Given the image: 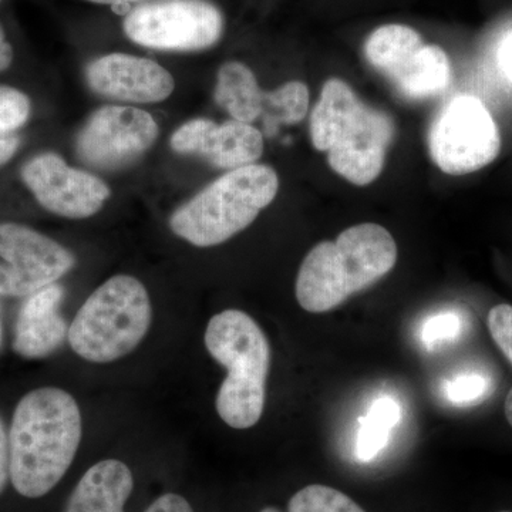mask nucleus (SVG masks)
I'll return each instance as SVG.
<instances>
[{
    "instance_id": "nucleus-1",
    "label": "nucleus",
    "mask_w": 512,
    "mask_h": 512,
    "mask_svg": "<svg viewBox=\"0 0 512 512\" xmlns=\"http://www.w3.org/2000/svg\"><path fill=\"white\" fill-rule=\"evenodd\" d=\"M79 404L60 387H39L19 400L10 424V483L26 498L49 494L69 471L80 443Z\"/></svg>"
},
{
    "instance_id": "nucleus-2",
    "label": "nucleus",
    "mask_w": 512,
    "mask_h": 512,
    "mask_svg": "<svg viewBox=\"0 0 512 512\" xmlns=\"http://www.w3.org/2000/svg\"><path fill=\"white\" fill-rule=\"evenodd\" d=\"M309 128L313 147L328 153L330 168L357 187L379 178L396 136L390 114L363 103L335 77L323 84Z\"/></svg>"
},
{
    "instance_id": "nucleus-3",
    "label": "nucleus",
    "mask_w": 512,
    "mask_h": 512,
    "mask_svg": "<svg viewBox=\"0 0 512 512\" xmlns=\"http://www.w3.org/2000/svg\"><path fill=\"white\" fill-rule=\"evenodd\" d=\"M397 262L393 235L379 224L355 225L319 242L303 259L295 293L306 312L323 313L376 284Z\"/></svg>"
},
{
    "instance_id": "nucleus-4",
    "label": "nucleus",
    "mask_w": 512,
    "mask_h": 512,
    "mask_svg": "<svg viewBox=\"0 0 512 512\" xmlns=\"http://www.w3.org/2000/svg\"><path fill=\"white\" fill-rule=\"evenodd\" d=\"M204 343L212 359L228 372L215 399L218 416L232 429H251L264 414L271 369V346L264 330L248 313L227 309L212 316Z\"/></svg>"
},
{
    "instance_id": "nucleus-5",
    "label": "nucleus",
    "mask_w": 512,
    "mask_h": 512,
    "mask_svg": "<svg viewBox=\"0 0 512 512\" xmlns=\"http://www.w3.org/2000/svg\"><path fill=\"white\" fill-rule=\"evenodd\" d=\"M278 190V174L269 165L228 171L171 215V231L194 247H217L247 229Z\"/></svg>"
},
{
    "instance_id": "nucleus-6",
    "label": "nucleus",
    "mask_w": 512,
    "mask_h": 512,
    "mask_svg": "<svg viewBox=\"0 0 512 512\" xmlns=\"http://www.w3.org/2000/svg\"><path fill=\"white\" fill-rule=\"evenodd\" d=\"M151 322L153 306L146 286L134 276L116 275L86 299L69 326L67 340L86 362L106 365L136 350Z\"/></svg>"
},
{
    "instance_id": "nucleus-7",
    "label": "nucleus",
    "mask_w": 512,
    "mask_h": 512,
    "mask_svg": "<svg viewBox=\"0 0 512 512\" xmlns=\"http://www.w3.org/2000/svg\"><path fill=\"white\" fill-rule=\"evenodd\" d=\"M123 29L148 49L198 52L220 42L225 19L210 0H150L127 13Z\"/></svg>"
},
{
    "instance_id": "nucleus-8",
    "label": "nucleus",
    "mask_w": 512,
    "mask_h": 512,
    "mask_svg": "<svg viewBox=\"0 0 512 512\" xmlns=\"http://www.w3.org/2000/svg\"><path fill=\"white\" fill-rule=\"evenodd\" d=\"M431 160L444 174L467 175L493 163L501 150L497 123L483 101L458 96L440 110L429 130Z\"/></svg>"
},
{
    "instance_id": "nucleus-9",
    "label": "nucleus",
    "mask_w": 512,
    "mask_h": 512,
    "mask_svg": "<svg viewBox=\"0 0 512 512\" xmlns=\"http://www.w3.org/2000/svg\"><path fill=\"white\" fill-rule=\"evenodd\" d=\"M0 295L28 298L72 271L76 258L55 239L15 222L0 224Z\"/></svg>"
},
{
    "instance_id": "nucleus-10",
    "label": "nucleus",
    "mask_w": 512,
    "mask_h": 512,
    "mask_svg": "<svg viewBox=\"0 0 512 512\" xmlns=\"http://www.w3.org/2000/svg\"><path fill=\"white\" fill-rule=\"evenodd\" d=\"M158 124L147 111L106 106L94 111L76 138L77 156L99 170H119L136 163L158 137Z\"/></svg>"
},
{
    "instance_id": "nucleus-11",
    "label": "nucleus",
    "mask_w": 512,
    "mask_h": 512,
    "mask_svg": "<svg viewBox=\"0 0 512 512\" xmlns=\"http://www.w3.org/2000/svg\"><path fill=\"white\" fill-rule=\"evenodd\" d=\"M22 178L45 210L69 220L93 217L110 198L100 178L76 170L57 154H40L22 170Z\"/></svg>"
},
{
    "instance_id": "nucleus-12",
    "label": "nucleus",
    "mask_w": 512,
    "mask_h": 512,
    "mask_svg": "<svg viewBox=\"0 0 512 512\" xmlns=\"http://www.w3.org/2000/svg\"><path fill=\"white\" fill-rule=\"evenodd\" d=\"M175 153L194 154L222 170L255 164L264 154V136L258 128L231 120L217 124L195 119L183 124L171 137Z\"/></svg>"
},
{
    "instance_id": "nucleus-13",
    "label": "nucleus",
    "mask_w": 512,
    "mask_h": 512,
    "mask_svg": "<svg viewBox=\"0 0 512 512\" xmlns=\"http://www.w3.org/2000/svg\"><path fill=\"white\" fill-rule=\"evenodd\" d=\"M86 79L94 93L128 103H160L175 89L173 76L163 66L123 53L93 60L87 66Z\"/></svg>"
},
{
    "instance_id": "nucleus-14",
    "label": "nucleus",
    "mask_w": 512,
    "mask_h": 512,
    "mask_svg": "<svg viewBox=\"0 0 512 512\" xmlns=\"http://www.w3.org/2000/svg\"><path fill=\"white\" fill-rule=\"evenodd\" d=\"M64 289L53 284L28 296L16 320L13 350L25 359H42L55 353L67 339L66 320L60 315Z\"/></svg>"
},
{
    "instance_id": "nucleus-15",
    "label": "nucleus",
    "mask_w": 512,
    "mask_h": 512,
    "mask_svg": "<svg viewBox=\"0 0 512 512\" xmlns=\"http://www.w3.org/2000/svg\"><path fill=\"white\" fill-rule=\"evenodd\" d=\"M133 490L130 467L116 458H107L83 474L63 512H124Z\"/></svg>"
},
{
    "instance_id": "nucleus-16",
    "label": "nucleus",
    "mask_w": 512,
    "mask_h": 512,
    "mask_svg": "<svg viewBox=\"0 0 512 512\" xmlns=\"http://www.w3.org/2000/svg\"><path fill=\"white\" fill-rule=\"evenodd\" d=\"M450 79L451 64L446 50L426 42L389 80L404 99L420 101L439 96Z\"/></svg>"
},
{
    "instance_id": "nucleus-17",
    "label": "nucleus",
    "mask_w": 512,
    "mask_h": 512,
    "mask_svg": "<svg viewBox=\"0 0 512 512\" xmlns=\"http://www.w3.org/2000/svg\"><path fill=\"white\" fill-rule=\"evenodd\" d=\"M214 97L232 120L241 123H254L265 107V93L259 89L254 72L241 62L222 64Z\"/></svg>"
},
{
    "instance_id": "nucleus-18",
    "label": "nucleus",
    "mask_w": 512,
    "mask_h": 512,
    "mask_svg": "<svg viewBox=\"0 0 512 512\" xmlns=\"http://www.w3.org/2000/svg\"><path fill=\"white\" fill-rule=\"evenodd\" d=\"M424 45L419 30L404 23H386L366 37L363 55L373 69L390 79Z\"/></svg>"
},
{
    "instance_id": "nucleus-19",
    "label": "nucleus",
    "mask_w": 512,
    "mask_h": 512,
    "mask_svg": "<svg viewBox=\"0 0 512 512\" xmlns=\"http://www.w3.org/2000/svg\"><path fill=\"white\" fill-rule=\"evenodd\" d=\"M402 417L399 403L392 397H379L362 421L356 440V458L369 463L386 447L390 433Z\"/></svg>"
},
{
    "instance_id": "nucleus-20",
    "label": "nucleus",
    "mask_w": 512,
    "mask_h": 512,
    "mask_svg": "<svg viewBox=\"0 0 512 512\" xmlns=\"http://www.w3.org/2000/svg\"><path fill=\"white\" fill-rule=\"evenodd\" d=\"M289 512H366L349 495L328 487L312 484L292 495Z\"/></svg>"
},
{
    "instance_id": "nucleus-21",
    "label": "nucleus",
    "mask_w": 512,
    "mask_h": 512,
    "mask_svg": "<svg viewBox=\"0 0 512 512\" xmlns=\"http://www.w3.org/2000/svg\"><path fill=\"white\" fill-rule=\"evenodd\" d=\"M265 107L274 111L279 121L299 123L308 114L309 89L302 82L282 84L274 92L265 93Z\"/></svg>"
},
{
    "instance_id": "nucleus-22",
    "label": "nucleus",
    "mask_w": 512,
    "mask_h": 512,
    "mask_svg": "<svg viewBox=\"0 0 512 512\" xmlns=\"http://www.w3.org/2000/svg\"><path fill=\"white\" fill-rule=\"evenodd\" d=\"M490 389V377L478 372L461 373L444 383L446 399L458 407L476 406L488 396Z\"/></svg>"
},
{
    "instance_id": "nucleus-23",
    "label": "nucleus",
    "mask_w": 512,
    "mask_h": 512,
    "mask_svg": "<svg viewBox=\"0 0 512 512\" xmlns=\"http://www.w3.org/2000/svg\"><path fill=\"white\" fill-rule=\"evenodd\" d=\"M29 116V97L13 87L0 86V137L18 130Z\"/></svg>"
},
{
    "instance_id": "nucleus-24",
    "label": "nucleus",
    "mask_w": 512,
    "mask_h": 512,
    "mask_svg": "<svg viewBox=\"0 0 512 512\" xmlns=\"http://www.w3.org/2000/svg\"><path fill=\"white\" fill-rule=\"evenodd\" d=\"M463 330V320L456 312H441L431 316L421 328V340L427 349H436L443 343L453 342Z\"/></svg>"
},
{
    "instance_id": "nucleus-25",
    "label": "nucleus",
    "mask_w": 512,
    "mask_h": 512,
    "mask_svg": "<svg viewBox=\"0 0 512 512\" xmlns=\"http://www.w3.org/2000/svg\"><path fill=\"white\" fill-rule=\"evenodd\" d=\"M487 325L491 338L512 365V306H494L488 313Z\"/></svg>"
},
{
    "instance_id": "nucleus-26",
    "label": "nucleus",
    "mask_w": 512,
    "mask_h": 512,
    "mask_svg": "<svg viewBox=\"0 0 512 512\" xmlns=\"http://www.w3.org/2000/svg\"><path fill=\"white\" fill-rule=\"evenodd\" d=\"M144 512H195L183 495L167 493L160 495Z\"/></svg>"
},
{
    "instance_id": "nucleus-27",
    "label": "nucleus",
    "mask_w": 512,
    "mask_h": 512,
    "mask_svg": "<svg viewBox=\"0 0 512 512\" xmlns=\"http://www.w3.org/2000/svg\"><path fill=\"white\" fill-rule=\"evenodd\" d=\"M10 480L9 436L0 417V494Z\"/></svg>"
},
{
    "instance_id": "nucleus-28",
    "label": "nucleus",
    "mask_w": 512,
    "mask_h": 512,
    "mask_svg": "<svg viewBox=\"0 0 512 512\" xmlns=\"http://www.w3.org/2000/svg\"><path fill=\"white\" fill-rule=\"evenodd\" d=\"M19 148V138L12 136L0 137V165L8 163Z\"/></svg>"
},
{
    "instance_id": "nucleus-29",
    "label": "nucleus",
    "mask_w": 512,
    "mask_h": 512,
    "mask_svg": "<svg viewBox=\"0 0 512 512\" xmlns=\"http://www.w3.org/2000/svg\"><path fill=\"white\" fill-rule=\"evenodd\" d=\"M500 66L507 79L512 82V35L501 46Z\"/></svg>"
},
{
    "instance_id": "nucleus-30",
    "label": "nucleus",
    "mask_w": 512,
    "mask_h": 512,
    "mask_svg": "<svg viewBox=\"0 0 512 512\" xmlns=\"http://www.w3.org/2000/svg\"><path fill=\"white\" fill-rule=\"evenodd\" d=\"M87 2L99 3V5L113 6L120 15H127L131 9L136 8L137 5L143 3L144 0H87Z\"/></svg>"
},
{
    "instance_id": "nucleus-31",
    "label": "nucleus",
    "mask_w": 512,
    "mask_h": 512,
    "mask_svg": "<svg viewBox=\"0 0 512 512\" xmlns=\"http://www.w3.org/2000/svg\"><path fill=\"white\" fill-rule=\"evenodd\" d=\"M13 60V49L0 26V72L8 69Z\"/></svg>"
},
{
    "instance_id": "nucleus-32",
    "label": "nucleus",
    "mask_w": 512,
    "mask_h": 512,
    "mask_svg": "<svg viewBox=\"0 0 512 512\" xmlns=\"http://www.w3.org/2000/svg\"><path fill=\"white\" fill-rule=\"evenodd\" d=\"M504 412L508 423H510V426L512 427V389L510 390V393L507 394V399H505Z\"/></svg>"
},
{
    "instance_id": "nucleus-33",
    "label": "nucleus",
    "mask_w": 512,
    "mask_h": 512,
    "mask_svg": "<svg viewBox=\"0 0 512 512\" xmlns=\"http://www.w3.org/2000/svg\"><path fill=\"white\" fill-rule=\"evenodd\" d=\"M259 512H282V511L278 510V508H275V507H265L264 510H261Z\"/></svg>"
},
{
    "instance_id": "nucleus-34",
    "label": "nucleus",
    "mask_w": 512,
    "mask_h": 512,
    "mask_svg": "<svg viewBox=\"0 0 512 512\" xmlns=\"http://www.w3.org/2000/svg\"><path fill=\"white\" fill-rule=\"evenodd\" d=\"M0 342H2V329H0Z\"/></svg>"
},
{
    "instance_id": "nucleus-35",
    "label": "nucleus",
    "mask_w": 512,
    "mask_h": 512,
    "mask_svg": "<svg viewBox=\"0 0 512 512\" xmlns=\"http://www.w3.org/2000/svg\"><path fill=\"white\" fill-rule=\"evenodd\" d=\"M500 512H511V511H500Z\"/></svg>"
},
{
    "instance_id": "nucleus-36",
    "label": "nucleus",
    "mask_w": 512,
    "mask_h": 512,
    "mask_svg": "<svg viewBox=\"0 0 512 512\" xmlns=\"http://www.w3.org/2000/svg\"><path fill=\"white\" fill-rule=\"evenodd\" d=\"M0 2H2V0H0Z\"/></svg>"
}]
</instances>
